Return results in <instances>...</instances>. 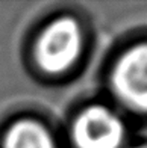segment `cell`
Wrapping results in <instances>:
<instances>
[{
  "instance_id": "1",
  "label": "cell",
  "mask_w": 147,
  "mask_h": 148,
  "mask_svg": "<svg viewBox=\"0 0 147 148\" xmlns=\"http://www.w3.org/2000/svg\"><path fill=\"white\" fill-rule=\"evenodd\" d=\"M86 49V32L70 14L49 18L33 36L32 64L46 77H62L75 71Z\"/></svg>"
},
{
  "instance_id": "2",
  "label": "cell",
  "mask_w": 147,
  "mask_h": 148,
  "mask_svg": "<svg viewBox=\"0 0 147 148\" xmlns=\"http://www.w3.org/2000/svg\"><path fill=\"white\" fill-rule=\"evenodd\" d=\"M108 86L120 107L147 116V39L117 53L108 71Z\"/></svg>"
},
{
  "instance_id": "3",
  "label": "cell",
  "mask_w": 147,
  "mask_h": 148,
  "mask_svg": "<svg viewBox=\"0 0 147 148\" xmlns=\"http://www.w3.org/2000/svg\"><path fill=\"white\" fill-rule=\"evenodd\" d=\"M129 130L118 107L94 101L73 115L68 139L73 148H124Z\"/></svg>"
},
{
  "instance_id": "4",
  "label": "cell",
  "mask_w": 147,
  "mask_h": 148,
  "mask_svg": "<svg viewBox=\"0 0 147 148\" xmlns=\"http://www.w3.org/2000/svg\"><path fill=\"white\" fill-rule=\"evenodd\" d=\"M0 148H61L55 132L46 121L23 115L6 124Z\"/></svg>"
},
{
  "instance_id": "5",
  "label": "cell",
  "mask_w": 147,
  "mask_h": 148,
  "mask_svg": "<svg viewBox=\"0 0 147 148\" xmlns=\"http://www.w3.org/2000/svg\"><path fill=\"white\" fill-rule=\"evenodd\" d=\"M130 148H147V142H143V144H137V145H133Z\"/></svg>"
}]
</instances>
